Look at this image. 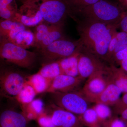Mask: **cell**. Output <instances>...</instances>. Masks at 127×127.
Segmentation results:
<instances>
[{"label": "cell", "mask_w": 127, "mask_h": 127, "mask_svg": "<svg viewBox=\"0 0 127 127\" xmlns=\"http://www.w3.org/2000/svg\"><path fill=\"white\" fill-rule=\"evenodd\" d=\"M97 114L99 121L102 125L103 123L111 118L113 116L112 109L110 106L102 103H95L92 107Z\"/></svg>", "instance_id": "25"}, {"label": "cell", "mask_w": 127, "mask_h": 127, "mask_svg": "<svg viewBox=\"0 0 127 127\" xmlns=\"http://www.w3.org/2000/svg\"><path fill=\"white\" fill-rule=\"evenodd\" d=\"M80 53V50L79 48L71 56L58 60L64 75L78 77V57Z\"/></svg>", "instance_id": "15"}, {"label": "cell", "mask_w": 127, "mask_h": 127, "mask_svg": "<svg viewBox=\"0 0 127 127\" xmlns=\"http://www.w3.org/2000/svg\"><path fill=\"white\" fill-rule=\"evenodd\" d=\"M29 119L25 114L7 109L0 116V127H30Z\"/></svg>", "instance_id": "12"}, {"label": "cell", "mask_w": 127, "mask_h": 127, "mask_svg": "<svg viewBox=\"0 0 127 127\" xmlns=\"http://www.w3.org/2000/svg\"><path fill=\"white\" fill-rule=\"evenodd\" d=\"M120 67L127 73V57L120 62L118 64Z\"/></svg>", "instance_id": "36"}, {"label": "cell", "mask_w": 127, "mask_h": 127, "mask_svg": "<svg viewBox=\"0 0 127 127\" xmlns=\"http://www.w3.org/2000/svg\"><path fill=\"white\" fill-rule=\"evenodd\" d=\"M43 20V17L40 11L37 8L35 12L33 15H21L17 13L14 21L22 23L24 26H33L39 25Z\"/></svg>", "instance_id": "19"}, {"label": "cell", "mask_w": 127, "mask_h": 127, "mask_svg": "<svg viewBox=\"0 0 127 127\" xmlns=\"http://www.w3.org/2000/svg\"><path fill=\"white\" fill-rule=\"evenodd\" d=\"M50 116L54 127H84L78 116L60 108L54 110Z\"/></svg>", "instance_id": "11"}, {"label": "cell", "mask_w": 127, "mask_h": 127, "mask_svg": "<svg viewBox=\"0 0 127 127\" xmlns=\"http://www.w3.org/2000/svg\"><path fill=\"white\" fill-rule=\"evenodd\" d=\"M107 66L104 75L108 83L117 86L122 93L127 92V73L113 64Z\"/></svg>", "instance_id": "13"}, {"label": "cell", "mask_w": 127, "mask_h": 127, "mask_svg": "<svg viewBox=\"0 0 127 127\" xmlns=\"http://www.w3.org/2000/svg\"><path fill=\"white\" fill-rule=\"evenodd\" d=\"M113 107L112 110L114 114H117L120 111L127 108V92L124 94V95L121 97L118 101Z\"/></svg>", "instance_id": "31"}, {"label": "cell", "mask_w": 127, "mask_h": 127, "mask_svg": "<svg viewBox=\"0 0 127 127\" xmlns=\"http://www.w3.org/2000/svg\"><path fill=\"white\" fill-rule=\"evenodd\" d=\"M0 56L18 66L30 68L35 63L37 56L35 53L17 45L4 37H0Z\"/></svg>", "instance_id": "3"}, {"label": "cell", "mask_w": 127, "mask_h": 127, "mask_svg": "<svg viewBox=\"0 0 127 127\" xmlns=\"http://www.w3.org/2000/svg\"><path fill=\"white\" fill-rule=\"evenodd\" d=\"M15 0H0V16L5 20L14 21L17 14L16 7L13 6Z\"/></svg>", "instance_id": "21"}, {"label": "cell", "mask_w": 127, "mask_h": 127, "mask_svg": "<svg viewBox=\"0 0 127 127\" xmlns=\"http://www.w3.org/2000/svg\"><path fill=\"white\" fill-rule=\"evenodd\" d=\"M116 35L118 41L114 52L113 58L117 53L124 49L127 46V32L122 31L119 32L117 31Z\"/></svg>", "instance_id": "29"}, {"label": "cell", "mask_w": 127, "mask_h": 127, "mask_svg": "<svg viewBox=\"0 0 127 127\" xmlns=\"http://www.w3.org/2000/svg\"><path fill=\"white\" fill-rule=\"evenodd\" d=\"M40 0H22L23 5L21 7V12L35 8L36 4Z\"/></svg>", "instance_id": "32"}, {"label": "cell", "mask_w": 127, "mask_h": 127, "mask_svg": "<svg viewBox=\"0 0 127 127\" xmlns=\"http://www.w3.org/2000/svg\"><path fill=\"white\" fill-rule=\"evenodd\" d=\"M118 28H120L121 31L127 33V10L125 11L119 25Z\"/></svg>", "instance_id": "34"}, {"label": "cell", "mask_w": 127, "mask_h": 127, "mask_svg": "<svg viewBox=\"0 0 127 127\" xmlns=\"http://www.w3.org/2000/svg\"><path fill=\"white\" fill-rule=\"evenodd\" d=\"M52 81V79L43 77L37 73L28 77L26 83L34 89L37 94L46 92Z\"/></svg>", "instance_id": "17"}, {"label": "cell", "mask_w": 127, "mask_h": 127, "mask_svg": "<svg viewBox=\"0 0 127 127\" xmlns=\"http://www.w3.org/2000/svg\"><path fill=\"white\" fill-rule=\"evenodd\" d=\"M25 105L27 113L26 116L30 120L38 117L42 113L43 103L40 99L33 100L32 102Z\"/></svg>", "instance_id": "24"}, {"label": "cell", "mask_w": 127, "mask_h": 127, "mask_svg": "<svg viewBox=\"0 0 127 127\" xmlns=\"http://www.w3.org/2000/svg\"><path fill=\"white\" fill-rule=\"evenodd\" d=\"M117 3L125 11L127 10V0H117Z\"/></svg>", "instance_id": "37"}, {"label": "cell", "mask_w": 127, "mask_h": 127, "mask_svg": "<svg viewBox=\"0 0 127 127\" xmlns=\"http://www.w3.org/2000/svg\"><path fill=\"white\" fill-rule=\"evenodd\" d=\"M107 66L105 62L93 54L80 51L78 61V77L84 81L98 72L105 71Z\"/></svg>", "instance_id": "7"}, {"label": "cell", "mask_w": 127, "mask_h": 127, "mask_svg": "<svg viewBox=\"0 0 127 127\" xmlns=\"http://www.w3.org/2000/svg\"><path fill=\"white\" fill-rule=\"evenodd\" d=\"M79 46L78 40L73 41L64 38L39 49V51L47 64L71 56L79 50Z\"/></svg>", "instance_id": "6"}, {"label": "cell", "mask_w": 127, "mask_h": 127, "mask_svg": "<svg viewBox=\"0 0 127 127\" xmlns=\"http://www.w3.org/2000/svg\"><path fill=\"white\" fill-rule=\"evenodd\" d=\"M36 95L34 89L26 83L20 93L15 98L19 102L25 105L32 102Z\"/></svg>", "instance_id": "26"}, {"label": "cell", "mask_w": 127, "mask_h": 127, "mask_svg": "<svg viewBox=\"0 0 127 127\" xmlns=\"http://www.w3.org/2000/svg\"><path fill=\"white\" fill-rule=\"evenodd\" d=\"M100 0H67L70 5L71 14L88 6L95 4Z\"/></svg>", "instance_id": "28"}, {"label": "cell", "mask_w": 127, "mask_h": 127, "mask_svg": "<svg viewBox=\"0 0 127 127\" xmlns=\"http://www.w3.org/2000/svg\"><path fill=\"white\" fill-rule=\"evenodd\" d=\"M104 72L105 71L98 72L88 78L81 89L82 93L90 103L92 102L108 84Z\"/></svg>", "instance_id": "9"}, {"label": "cell", "mask_w": 127, "mask_h": 127, "mask_svg": "<svg viewBox=\"0 0 127 127\" xmlns=\"http://www.w3.org/2000/svg\"><path fill=\"white\" fill-rule=\"evenodd\" d=\"M26 27L18 22L4 20L0 23V36L5 37L10 32L15 30H26Z\"/></svg>", "instance_id": "23"}, {"label": "cell", "mask_w": 127, "mask_h": 127, "mask_svg": "<svg viewBox=\"0 0 127 127\" xmlns=\"http://www.w3.org/2000/svg\"><path fill=\"white\" fill-rule=\"evenodd\" d=\"M27 79L15 71H2L0 76L1 91L9 96L15 97L20 93L26 83Z\"/></svg>", "instance_id": "8"}, {"label": "cell", "mask_w": 127, "mask_h": 127, "mask_svg": "<svg viewBox=\"0 0 127 127\" xmlns=\"http://www.w3.org/2000/svg\"><path fill=\"white\" fill-rule=\"evenodd\" d=\"M78 117L84 127H102L97 114L92 107L89 108L84 113Z\"/></svg>", "instance_id": "20"}, {"label": "cell", "mask_w": 127, "mask_h": 127, "mask_svg": "<svg viewBox=\"0 0 127 127\" xmlns=\"http://www.w3.org/2000/svg\"><path fill=\"white\" fill-rule=\"evenodd\" d=\"M115 115L120 116L123 119L125 120L127 123V108L120 111Z\"/></svg>", "instance_id": "35"}, {"label": "cell", "mask_w": 127, "mask_h": 127, "mask_svg": "<svg viewBox=\"0 0 127 127\" xmlns=\"http://www.w3.org/2000/svg\"><path fill=\"white\" fill-rule=\"evenodd\" d=\"M83 81L79 77H74L64 74L60 75L53 79L46 92L66 93L77 91Z\"/></svg>", "instance_id": "10"}, {"label": "cell", "mask_w": 127, "mask_h": 127, "mask_svg": "<svg viewBox=\"0 0 127 127\" xmlns=\"http://www.w3.org/2000/svg\"><path fill=\"white\" fill-rule=\"evenodd\" d=\"M125 10L117 2L100 0L80 9L73 14L81 17V20L98 22L118 27Z\"/></svg>", "instance_id": "2"}, {"label": "cell", "mask_w": 127, "mask_h": 127, "mask_svg": "<svg viewBox=\"0 0 127 127\" xmlns=\"http://www.w3.org/2000/svg\"><path fill=\"white\" fill-rule=\"evenodd\" d=\"M122 93L117 86L112 83H108L104 91L92 103H102L113 106L118 101Z\"/></svg>", "instance_id": "14"}, {"label": "cell", "mask_w": 127, "mask_h": 127, "mask_svg": "<svg viewBox=\"0 0 127 127\" xmlns=\"http://www.w3.org/2000/svg\"><path fill=\"white\" fill-rule=\"evenodd\" d=\"M118 27L86 20H79L77 29L80 51L89 53L107 63L108 47Z\"/></svg>", "instance_id": "1"}, {"label": "cell", "mask_w": 127, "mask_h": 127, "mask_svg": "<svg viewBox=\"0 0 127 127\" xmlns=\"http://www.w3.org/2000/svg\"><path fill=\"white\" fill-rule=\"evenodd\" d=\"M102 127H127V123L125 120L118 116L114 114L108 120L102 124Z\"/></svg>", "instance_id": "30"}, {"label": "cell", "mask_w": 127, "mask_h": 127, "mask_svg": "<svg viewBox=\"0 0 127 127\" xmlns=\"http://www.w3.org/2000/svg\"><path fill=\"white\" fill-rule=\"evenodd\" d=\"M37 9L43 20L51 25L64 23L71 11L67 0H40Z\"/></svg>", "instance_id": "5"}, {"label": "cell", "mask_w": 127, "mask_h": 127, "mask_svg": "<svg viewBox=\"0 0 127 127\" xmlns=\"http://www.w3.org/2000/svg\"><path fill=\"white\" fill-rule=\"evenodd\" d=\"M38 73L43 77L52 80L59 75L64 74L58 61L44 65Z\"/></svg>", "instance_id": "18"}, {"label": "cell", "mask_w": 127, "mask_h": 127, "mask_svg": "<svg viewBox=\"0 0 127 127\" xmlns=\"http://www.w3.org/2000/svg\"><path fill=\"white\" fill-rule=\"evenodd\" d=\"M53 102L58 107L78 116L89 108L90 102L81 91L50 93Z\"/></svg>", "instance_id": "4"}, {"label": "cell", "mask_w": 127, "mask_h": 127, "mask_svg": "<svg viewBox=\"0 0 127 127\" xmlns=\"http://www.w3.org/2000/svg\"><path fill=\"white\" fill-rule=\"evenodd\" d=\"M63 26L64 23L51 25L50 31L37 46L38 49L45 47L56 41L65 38L63 33Z\"/></svg>", "instance_id": "16"}, {"label": "cell", "mask_w": 127, "mask_h": 127, "mask_svg": "<svg viewBox=\"0 0 127 127\" xmlns=\"http://www.w3.org/2000/svg\"><path fill=\"white\" fill-rule=\"evenodd\" d=\"M34 41V34L26 30L21 31L17 33L13 43L27 49L33 45Z\"/></svg>", "instance_id": "22"}, {"label": "cell", "mask_w": 127, "mask_h": 127, "mask_svg": "<svg viewBox=\"0 0 127 127\" xmlns=\"http://www.w3.org/2000/svg\"><path fill=\"white\" fill-rule=\"evenodd\" d=\"M51 26L40 24L37 26L35 34L33 45L37 47L51 29Z\"/></svg>", "instance_id": "27"}, {"label": "cell", "mask_w": 127, "mask_h": 127, "mask_svg": "<svg viewBox=\"0 0 127 127\" xmlns=\"http://www.w3.org/2000/svg\"><path fill=\"white\" fill-rule=\"evenodd\" d=\"M127 57V46L124 49L117 53L114 56L111 64L115 65V64L116 63L117 64H119L121 61Z\"/></svg>", "instance_id": "33"}]
</instances>
